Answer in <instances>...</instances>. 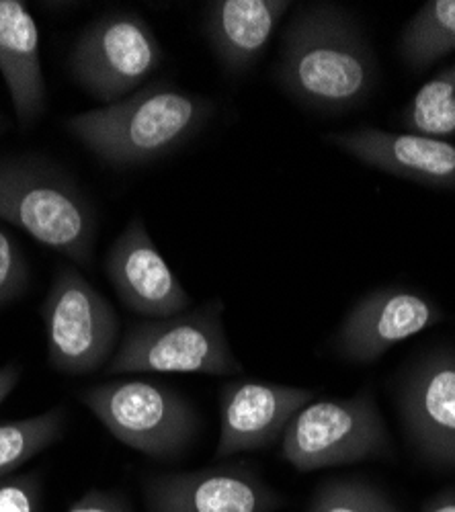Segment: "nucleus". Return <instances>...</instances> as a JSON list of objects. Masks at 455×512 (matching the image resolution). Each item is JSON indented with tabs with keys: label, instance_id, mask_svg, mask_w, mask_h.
I'll list each match as a JSON object with an SVG mask.
<instances>
[{
	"label": "nucleus",
	"instance_id": "dca6fc26",
	"mask_svg": "<svg viewBox=\"0 0 455 512\" xmlns=\"http://www.w3.org/2000/svg\"><path fill=\"white\" fill-rule=\"evenodd\" d=\"M0 74L21 127L46 113L48 89L39 58V31L21 0H0Z\"/></svg>",
	"mask_w": 455,
	"mask_h": 512
},
{
	"label": "nucleus",
	"instance_id": "6ab92c4d",
	"mask_svg": "<svg viewBox=\"0 0 455 512\" xmlns=\"http://www.w3.org/2000/svg\"><path fill=\"white\" fill-rule=\"evenodd\" d=\"M400 121L410 134L455 138V66L427 80L404 107Z\"/></svg>",
	"mask_w": 455,
	"mask_h": 512
},
{
	"label": "nucleus",
	"instance_id": "9d476101",
	"mask_svg": "<svg viewBox=\"0 0 455 512\" xmlns=\"http://www.w3.org/2000/svg\"><path fill=\"white\" fill-rule=\"evenodd\" d=\"M148 512H275L285 500L248 463H226L144 482Z\"/></svg>",
	"mask_w": 455,
	"mask_h": 512
},
{
	"label": "nucleus",
	"instance_id": "ddd939ff",
	"mask_svg": "<svg viewBox=\"0 0 455 512\" xmlns=\"http://www.w3.org/2000/svg\"><path fill=\"white\" fill-rule=\"evenodd\" d=\"M105 273L121 304L140 316L167 318L191 306L189 293L140 218H134L109 246Z\"/></svg>",
	"mask_w": 455,
	"mask_h": 512
},
{
	"label": "nucleus",
	"instance_id": "b1692460",
	"mask_svg": "<svg viewBox=\"0 0 455 512\" xmlns=\"http://www.w3.org/2000/svg\"><path fill=\"white\" fill-rule=\"evenodd\" d=\"M21 373L23 367L19 363H7L0 367V404H3L9 398V394L17 388Z\"/></svg>",
	"mask_w": 455,
	"mask_h": 512
},
{
	"label": "nucleus",
	"instance_id": "6e6552de",
	"mask_svg": "<svg viewBox=\"0 0 455 512\" xmlns=\"http://www.w3.org/2000/svg\"><path fill=\"white\" fill-rule=\"evenodd\" d=\"M48 363L66 375H87L111 361L117 351L119 318L74 267H60L41 304Z\"/></svg>",
	"mask_w": 455,
	"mask_h": 512
},
{
	"label": "nucleus",
	"instance_id": "1a4fd4ad",
	"mask_svg": "<svg viewBox=\"0 0 455 512\" xmlns=\"http://www.w3.org/2000/svg\"><path fill=\"white\" fill-rule=\"evenodd\" d=\"M404 433L431 465L455 469V353L437 349L412 365L398 386Z\"/></svg>",
	"mask_w": 455,
	"mask_h": 512
},
{
	"label": "nucleus",
	"instance_id": "39448f33",
	"mask_svg": "<svg viewBox=\"0 0 455 512\" xmlns=\"http://www.w3.org/2000/svg\"><path fill=\"white\" fill-rule=\"evenodd\" d=\"M78 398L119 443L152 459L179 457L199 431L195 408L156 381L113 379Z\"/></svg>",
	"mask_w": 455,
	"mask_h": 512
},
{
	"label": "nucleus",
	"instance_id": "0eeeda50",
	"mask_svg": "<svg viewBox=\"0 0 455 512\" xmlns=\"http://www.w3.org/2000/svg\"><path fill=\"white\" fill-rule=\"evenodd\" d=\"M162 62L158 37L148 21L132 11H109L95 19L70 54L74 80L105 105L146 87Z\"/></svg>",
	"mask_w": 455,
	"mask_h": 512
},
{
	"label": "nucleus",
	"instance_id": "f3484780",
	"mask_svg": "<svg viewBox=\"0 0 455 512\" xmlns=\"http://www.w3.org/2000/svg\"><path fill=\"white\" fill-rule=\"evenodd\" d=\"M455 52V0H429L400 35V56L410 70H425Z\"/></svg>",
	"mask_w": 455,
	"mask_h": 512
},
{
	"label": "nucleus",
	"instance_id": "7ed1b4c3",
	"mask_svg": "<svg viewBox=\"0 0 455 512\" xmlns=\"http://www.w3.org/2000/svg\"><path fill=\"white\" fill-rule=\"evenodd\" d=\"M0 220L80 267L93 265L99 230L93 201L64 168L46 158H0Z\"/></svg>",
	"mask_w": 455,
	"mask_h": 512
},
{
	"label": "nucleus",
	"instance_id": "f03ea898",
	"mask_svg": "<svg viewBox=\"0 0 455 512\" xmlns=\"http://www.w3.org/2000/svg\"><path fill=\"white\" fill-rule=\"evenodd\" d=\"M216 105L169 82L66 119L68 132L113 166H138L183 148L212 119Z\"/></svg>",
	"mask_w": 455,
	"mask_h": 512
},
{
	"label": "nucleus",
	"instance_id": "412c9836",
	"mask_svg": "<svg viewBox=\"0 0 455 512\" xmlns=\"http://www.w3.org/2000/svg\"><path fill=\"white\" fill-rule=\"evenodd\" d=\"M29 265L17 240L0 228V308L15 302L29 287Z\"/></svg>",
	"mask_w": 455,
	"mask_h": 512
},
{
	"label": "nucleus",
	"instance_id": "9b49d317",
	"mask_svg": "<svg viewBox=\"0 0 455 512\" xmlns=\"http://www.w3.org/2000/svg\"><path fill=\"white\" fill-rule=\"evenodd\" d=\"M443 322V310L427 295L406 287L371 291L343 318L335 347L353 363H374L392 347Z\"/></svg>",
	"mask_w": 455,
	"mask_h": 512
},
{
	"label": "nucleus",
	"instance_id": "f257e3e1",
	"mask_svg": "<svg viewBox=\"0 0 455 512\" xmlns=\"http://www.w3.org/2000/svg\"><path fill=\"white\" fill-rule=\"evenodd\" d=\"M275 78L304 107L341 113L374 93L378 60L343 9L312 3L300 7L287 23Z\"/></svg>",
	"mask_w": 455,
	"mask_h": 512
},
{
	"label": "nucleus",
	"instance_id": "423d86ee",
	"mask_svg": "<svg viewBox=\"0 0 455 512\" xmlns=\"http://www.w3.org/2000/svg\"><path fill=\"white\" fill-rule=\"evenodd\" d=\"M281 455L298 472L392 455V443L371 392L343 400H312L287 424Z\"/></svg>",
	"mask_w": 455,
	"mask_h": 512
},
{
	"label": "nucleus",
	"instance_id": "a211bd4d",
	"mask_svg": "<svg viewBox=\"0 0 455 512\" xmlns=\"http://www.w3.org/2000/svg\"><path fill=\"white\" fill-rule=\"evenodd\" d=\"M64 429V406H56L35 416L0 422V480L15 476L19 467L60 441Z\"/></svg>",
	"mask_w": 455,
	"mask_h": 512
},
{
	"label": "nucleus",
	"instance_id": "aec40b11",
	"mask_svg": "<svg viewBox=\"0 0 455 512\" xmlns=\"http://www.w3.org/2000/svg\"><path fill=\"white\" fill-rule=\"evenodd\" d=\"M308 512H400L374 484L361 478H335L322 482Z\"/></svg>",
	"mask_w": 455,
	"mask_h": 512
},
{
	"label": "nucleus",
	"instance_id": "f8f14e48",
	"mask_svg": "<svg viewBox=\"0 0 455 512\" xmlns=\"http://www.w3.org/2000/svg\"><path fill=\"white\" fill-rule=\"evenodd\" d=\"M314 400L306 388L281 383L236 379L220 390L218 459L261 451L281 441L287 424Z\"/></svg>",
	"mask_w": 455,
	"mask_h": 512
},
{
	"label": "nucleus",
	"instance_id": "20e7f679",
	"mask_svg": "<svg viewBox=\"0 0 455 512\" xmlns=\"http://www.w3.org/2000/svg\"><path fill=\"white\" fill-rule=\"evenodd\" d=\"M224 304L208 302L193 312L136 322L123 334L109 373L240 375L222 322Z\"/></svg>",
	"mask_w": 455,
	"mask_h": 512
},
{
	"label": "nucleus",
	"instance_id": "4be33fe9",
	"mask_svg": "<svg viewBox=\"0 0 455 512\" xmlns=\"http://www.w3.org/2000/svg\"><path fill=\"white\" fill-rule=\"evenodd\" d=\"M41 480L21 474L0 480V512H39Z\"/></svg>",
	"mask_w": 455,
	"mask_h": 512
},
{
	"label": "nucleus",
	"instance_id": "5701e85b",
	"mask_svg": "<svg viewBox=\"0 0 455 512\" xmlns=\"http://www.w3.org/2000/svg\"><path fill=\"white\" fill-rule=\"evenodd\" d=\"M68 512H134L132 504L117 492L107 490H91L80 496Z\"/></svg>",
	"mask_w": 455,
	"mask_h": 512
},
{
	"label": "nucleus",
	"instance_id": "4468645a",
	"mask_svg": "<svg viewBox=\"0 0 455 512\" xmlns=\"http://www.w3.org/2000/svg\"><path fill=\"white\" fill-rule=\"evenodd\" d=\"M328 142L392 177L431 189H455V144L449 140L361 127L330 134Z\"/></svg>",
	"mask_w": 455,
	"mask_h": 512
},
{
	"label": "nucleus",
	"instance_id": "393cba45",
	"mask_svg": "<svg viewBox=\"0 0 455 512\" xmlns=\"http://www.w3.org/2000/svg\"><path fill=\"white\" fill-rule=\"evenodd\" d=\"M427 512H455V492H445V494L437 496L429 504Z\"/></svg>",
	"mask_w": 455,
	"mask_h": 512
},
{
	"label": "nucleus",
	"instance_id": "2eb2a0df",
	"mask_svg": "<svg viewBox=\"0 0 455 512\" xmlns=\"http://www.w3.org/2000/svg\"><path fill=\"white\" fill-rule=\"evenodd\" d=\"M289 0H214L203 9V31L230 76L251 70L267 52Z\"/></svg>",
	"mask_w": 455,
	"mask_h": 512
}]
</instances>
